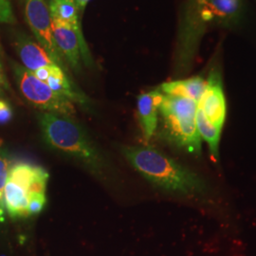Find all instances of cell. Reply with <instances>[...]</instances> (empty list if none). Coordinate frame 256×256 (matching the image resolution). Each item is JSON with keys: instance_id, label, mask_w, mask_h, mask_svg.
I'll list each match as a JSON object with an SVG mask.
<instances>
[{"instance_id": "cell-18", "label": "cell", "mask_w": 256, "mask_h": 256, "mask_svg": "<svg viewBox=\"0 0 256 256\" xmlns=\"http://www.w3.org/2000/svg\"><path fill=\"white\" fill-rule=\"evenodd\" d=\"M16 16L10 0H0V23L14 24Z\"/></svg>"}, {"instance_id": "cell-6", "label": "cell", "mask_w": 256, "mask_h": 256, "mask_svg": "<svg viewBox=\"0 0 256 256\" xmlns=\"http://www.w3.org/2000/svg\"><path fill=\"white\" fill-rule=\"evenodd\" d=\"M198 106L214 126L222 130L226 119V99L221 76L218 70L210 72Z\"/></svg>"}, {"instance_id": "cell-22", "label": "cell", "mask_w": 256, "mask_h": 256, "mask_svg": "<svg viewBox=\"0 0 256 256\" xmlns=\"http://www.w3.org/2000/svg\"><path fill=\"white\" fill-rule=\"evenodd\" d=\"M88 1L90 0H74V2L76 4V6L78 7V9H84L86 6V4L88 3Z\"/></svg>"}, {"instance_id": "cell-9", "label": "cell", "mask_w": 256, "mask_h": 256, "mask_svg": "<svg viewBox=\"0 0 256 256\" xmlns=\"http://www.w3.org/2000/svg\"><path fill=\"white\" fill-rule=\"evenodd\" d=\"M52 30L55 44L66 62L75 72L81 70L80 40L76 32L70 26L52 19Z\"/></svg>"}, {"instance_id": "cell-5", "label": "cell", "mask_w": 256, "mask_h": 256, "mask_svg": "<svg viewBox=\"0 0 256 256\" xmlns=\"http://www.w3.org/2000/svg\"><path fill=\"white\" fill-rule=\"evenodd\" d=\"M25 18L38 44L62 70H66L63 56L55 44L52 16L45 0H25Z\"/></svg>"}, {"instance_id": "cell-8", "label": "cell", "mask_w": 256, "mask_h": 256, "mask_svg": "<svg viewBox=\"0 0 256 256\" xmlns=\"http://www.w3.org/2000/svg\"><path fill=\"white\" fill-rule=\"evenodd\" d=\"M50 174L38 165L18 162L10 166L8 180L16 183L30 194L32 192L46 194Z\"/></svg>"}, {"instance_id": "cell-12", "label": "cell", "mask_w": 256, "mask_h": 256, "mask_svg": "<svg viewBox=\"0 0 256 256\" xmlns=\"http://www.w3.org/2000/svg\"><path fill=\"white\" fill-rule=\"evenodd\" d=\"M216 23L224 26L236 25L243 14V0H203Z\"/></svg>"}, {"instance_id": "cell-16", "label": "cell", "mask_w": 256, "mask_h": 256, "mask_svg": "<svg viewBox=\"0 0 256 256\" xmlns=\"http://www.w3.org/2000/svg\"><path fill=\"white\" fill-rule=\"evenodd\" d=\"M10 169V158L8 152L0 147V223L5 221L6 208L4 203V189Z\"/></svg>"}, {"instance_id": "cell-10", "label": "cell", "mask_w": 256, "mask_h": 256, "mask_svg": "<svg viewBox=\"0 0 256 256\" xmlns=\"http://www.w3.org/2000/svg\"><path fill=\"white\" fill-rule=\"evenodd\" d=\"M162 98L164 93L160 90L142 93L138 97V116L146 142L153 137L158 128L160 106Z\"/></svg>"}, {"instance_id": "cell-19", "label": "cell", "mask_w": 256, "mask_h": 256, "mask_svg": "<svg viewBox=\"0 0 256 256\" xmlns=\"http://www.w3.org/2000/svg\"><path fill=\"white\" fill-rule=\"evenodd\" d=\"M12 111L9 104L3 99L0 100V124H7L12 120Z\"/></svg>"}, {"instance_id": "cell-21", "label": "cell", "mask_w": 256, "mask_h": 256, "mask_svg": "<svg viewBox=\"0 0 256 256\" xmlns=\"http://www.w3.org/2000/svg\"><path fill=\"white\" fill-rule=\"evenodd\" d=\"M0 86L4 88V90H10L9 82L4 72L1 61H0Z\"/></svg>"}, {"instance_id": "cell-1", "label": "cell", "mask_w": 256, "mask_h": 256, "mask_svg": "<svg viewBox=\"0 0 256 256\" xmlns=\"http://www.w3.org/2000/svg\"><path fill=\"white\" fill-rule=\"evenodd\" d=\"M122 152L136 171L158 188L184 196L207 192L202 178L153 147L124 146Z\"/></svg>"}, {"instance_id": "cell-7", "label": "cell", "mask_w": 256, "mask_h": 256, "mask_svg": "<svg viewBox=\"0 0 256 256\" xmlns=\"http://www.w3.org/2000/svg\"><path fill=\"white\" fill-rule=\"evenodd\" d=\"M14 46L23 66L32 72L41 68L56 64L42 46L22 32H18L14 36Z\"/></svg>"}, {"instance_id": "cell-17", "label": "cell", "mask_w": 256, "mask_h": 256, "mask_svg": "<svg viewBox=\"0 0 256 256\" xmlns=\"http://www.w3.org/2000/svg\"><path fill=\"white\" fill-rule=\"evenodd\" d=\"M46 194L32 192L28 194V212L30 216L37 214L44 209L46 205Z\"/></svg>"}, {"instance_id": "cell-4", "label": "cell", "mask_w": 256, "mask_h": 256, "mask_svg": "<svg viewBox=\"0 0 256 256\" xmlns=\"http://www.w3.org/2000/svg\"><path fill=\"white\" fill-rule=\"evenodd\" d=\"M16 82L28 101L45 112L64 117L75 114L72 102L54 92L46 82L40 81L25 66L10 62Z\"/></svg>"}, {"instance_id": "cell-14", "label": "cell", "mask_w": 256, "mask_h": 256, "mask_svg": "<svg viewBox=\"0 0 256 256\" xmlns=\"http://www.w3.org/2000/svg\"><path fill=\"white\" fill-rule=\"evenodd\" d=\"M45 82L54 92L64 96L70 101L76 102L84 106L88 102L86 97L74 88L70 78L64 74V70L57 64L50 66V74Z\"/></svg>"}, {"instance_id": "cell-20", "label": "cell", "mask_w": 256, "mask_h": 256, "mask_svg": "<svg viewBox=\"0 0 256 256\" xmlns=\"http://www.w3.org/2000/svg\"><path fill=\"white\" fill-rule=\"evenodd\" d=\"M32 74H34V76L36 77L37 79H39L40 81L45 82L46 81V79L48 78L50 74V66H45V68H38L37 70H36Z\"/></svg>"}, {"instance_id": "cell-23", "label": "cell", "mask_w": 256, "mask_h": 256, "mask_svg": "<svg viewBox=\"0 0 256 256\" xmlns=\"http://www.w3.org/2000/svg\"><path fill=\"white\" fill-rule=\"evenodd\" d=\"M4 97V88L0 86V100H2Z\"/></svg>"}, {"instance_id": "cell-15", "label": "cell", "mask_w": 256, "mask_h": 256, "mask_svg": "<svg viewBox=\"0 0 256 256\" xmlns=\"http://www.w3.org/2000/svg\"><path fill=\"white\" fill-rule=\"evenodd\" d=\"M196 124L200 137L207 142L212 158L218 160L221 129L214 126L198 106L196 114Z\"/></svg>"}, {"instance_id": "cell-3", "label": "cell", "mask_w": 256, "mask_h": 256, "mask_svg": "<svg viewBox=\"0 0 256 256\" xmlns=\"http://www.w3.org/2000/svg\"><path fill=\"white\" fill-rule=\"evenodd\" d=\"M198 102L164 94L160 106L166 137L192 155L202 154V137L196 124Z\"/></svg>"}, {"instance_id": "cell-2", "label": "cell", "mask_w": 256, "mask_h": 256, "mask_svg": "<svg viewBox=\"0 0 256 256\" xmlns=\"http://www.w3.org/2000/svg\"><path fill=\"white\" fill-rule=\"evenodd\" d=\"M41 132L46 144L86 166L92 174L102 178L106 164L86 130L70 117L42 112L38 115Z\"/></svg>"}, {"instance_id": "cell-11", "label": "cell", "mask_w": 256, "mask_h": 256, "mask_svg": "<svg viewBox=\"0 0 256 256\" xmlns=\"http://www.w3.org/2000/svg\"><path fill=\"white\" fill-rule=\"evenodd\" d=\"M206 86L207 81L200 76H196L184 80L164 82L160 86V90L165 95L187 98L198 104L205 92Z\"/></svg>"}, {"instance_id": "cell-13", "label": "cell", "mask_w": 256, "mask_h": 256, "mask_svg": "<svg viewBox=\"0 0 256 256\" xmlns=\"http://www.w3.org/2000/svg\"><path fill=\"white\" fill-rule=\"evenodd\" d=\"M4 203L10 218L16 220L30 216L28 212V194L9 180H7L4 189Z\"/></svg>"}]
</instances>
